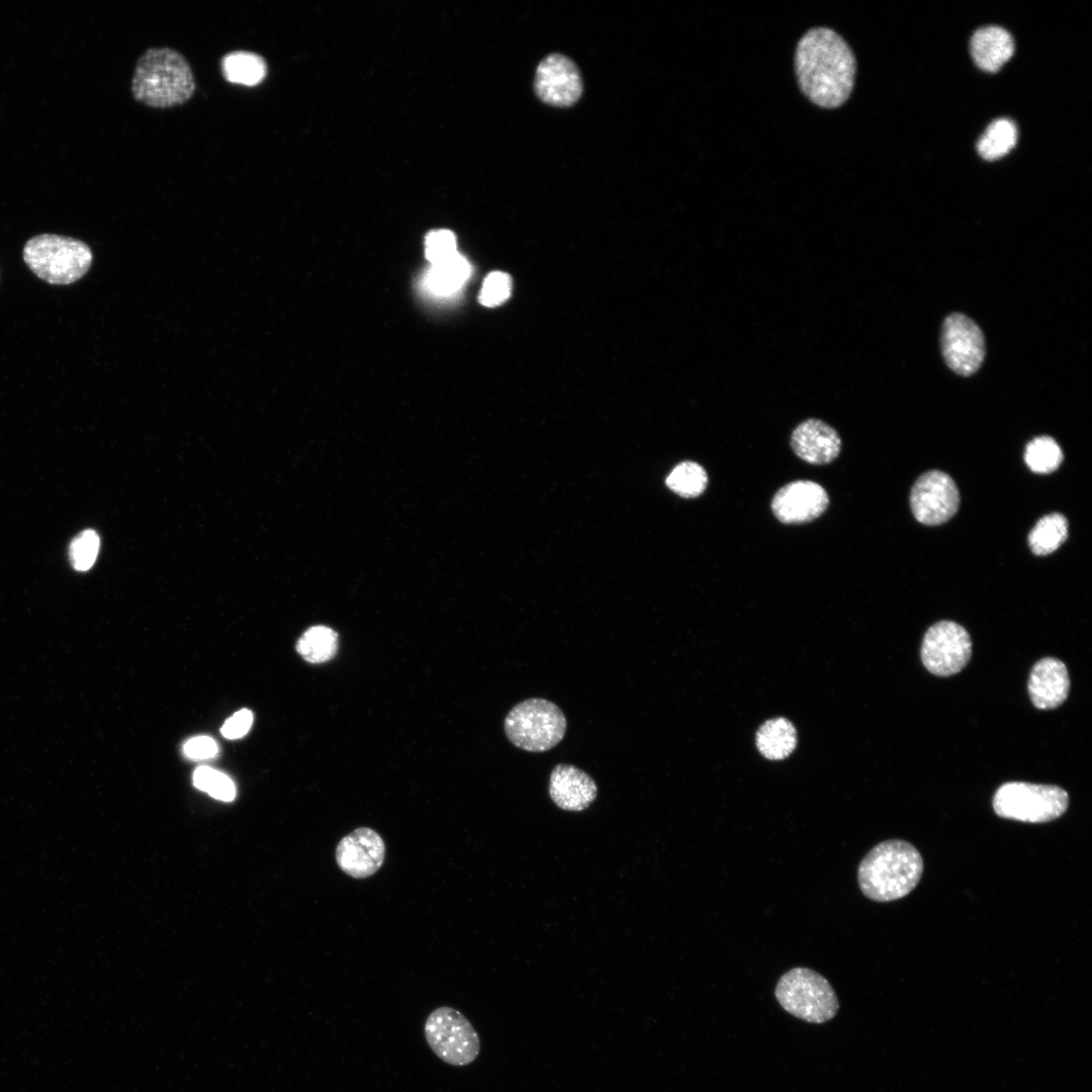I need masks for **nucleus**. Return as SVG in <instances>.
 <instances>
[{
  "mask_svg": "<svg viewBox=\"0 0 1092 1092\" xmlns=\"http://www.w3.org/2000/svg\"><path fill=\"white\" fill-rule=\"evenodd\" d=\"M940 343L944 361L956 373L969 376L981 367L985 357L984 335L966 314L954 312L945 317Z\"/></svg>",
  "mask_w": 1092,
  "mask_h": 1092,
  "instance_id": "10",
  "label": "nucleus"
},
{
  "mask_svg": "<svg viewBox=\"0 0 1092 1092\" xmlns=\"http://www.w3.org/2000/svg\"><path fill=\"white\" fill-rule=\"evenodd\" d=\"M1069 690V673L1061 660L1044 657L1032 666L1028 678V693L1037 709L1051 710L1059 707L1066 701Z\"/></svg>",
  "mask_w": 1092,
  "mask_h": 1092,
  "instance_id": "17",
  "label": "nucleus"
},
{
  "mask_svg": "<svg viewBox=\"0 0 1092 1092\" xmlns=\"http://www.w3.org/2000/svg\"><path fill=\"white\" fill-rule=\"evenodd\" d=\"M567 721L553 702L530 698L516 704L507 714L504 730L516 747L530 752L552 749L564 738Z\"/></svg>",
  "mask_w": 1092,
  "mask_h": 1092,
  "instance_id": "5",
  "label": "nucleus"
},
{
  "mask_svg": "<svg viewBox=\"0 0 1092 1092\" xmlns=\"http://www.w3.org/2000/svg\"><path fill=\"white\" fill-rule=\"evenodd\" d=\"M1018 131L1015 123L1007 118L994 120L980 138L977 149L985 160H996L1016 145Z\"/></svg>",
  "mask_w": 1092,
  "mask_h": 1092,
  "instance_id": "24",
  "label": "nucleus"
},
{
  "mask_svg": "<svg viewBox=\"0 0 1092 1092\" xmlns=\"http://www.w3.org/2000/svg\"><path fill=\"white\" fill-rule=\"evenodd\" d=\"M193 784L217 800L229 802L236 797L234 782L226 775L208 766L195 769Z\"/></svg>",
  "mask_w": 1092,
  "mask_h": 1092,
  "instance_id": "27",
  "label": "nucleus"
},
{
  "mask_svg": "<svg viewBox=\"0 0 1092 1092\" xmlns=\"http://www.w3.org/2000/svg\"><path fill=\"white\" fill-rule=\"evenodd\" d=\"M666 485L682 497H696L704 492L708 475L704 467L693 461L677 464L666 478Z\"/></svg>",
  "mask_w": 1092,
  "mask_h": 1092,
  "instance_id": "25",
  "label": "nucleus"
},
{
  "mask_svg": "<svg viewBox=\"0 0 1092 1092\" xmlns=\"http://www.w3.org/2000/svg\"><path fill=\"white\" fill-rule=\"evenodd\" d=\"M534 89L545 103L566 107L574 104L582 92V80L576 65L567 57L552 54L537 67Z\"/></svg>",
  "mask_w": 1092,
  "mask_h": 1092,
  "instance_id": "12",
  "label": "nucleus"
},
{
  "mask_svg": "<svg viewBox=\"0 0 1092 1092\" xmlns=\"http://www.w3.org/2000/svg\"><path fill=\"white\" fill-rule=\"evenodd\" d=\"M425 247L426 257L432 265L445 261L458 253L455 236L448 230L431 232L426 238Z\"/></svg>",
  "mask_w": 1092,
  "mask_h": 1092,
  "instance_id": "29",
  "label": "nucleus"
},
{
  "mask_svg": "<svg viewBox=\"0 0 1092 1092\" xmlns=\"http://www.w3.org/2000/svg\"><path fill=\"white\" fill-rule=\"evenodd\" d=\"M549 796L564 811L580 812L588 808L598 796L595 780L581 768L569 764H556L549 778Z\"/></svg>",
  "mask_w": 1092,
  "mask_h": 1092,
  "instance_id": "15",
  "label": "nucleus"
},
{
  "mask_svg": "<svg viewBox=\"0 0 1092 1092\" xmlns=\"http://www.w3.org/2000/svg\"><path fill=\"white\" fill-rule=\"evenodd\" d=\"M195 88L189 62L172 48H150L136 60L131 94L146 106L170 108L182 105L191 99Z\"/></svg>",
  "mask_w": 1092,
  "mask_h": 1092,
  "instance_id": "2",
  "label": "nucleus"
},
{
  "mask_svg": "<svg viewBox=\"0 0 1092 1092\" xmlns=\"http://www.w3.org/2000/svg\"><path fill=\"white\" fill-rule=\"evenodd\" d=\"M337 633L323 625L308 628L297 640L296 650L307 662L323 663L331 660L338 651Z\"/></svg>",
  "mask_w": 1092,
  "mask_h": 1092,
  "instance_id": "22",
  "label": "nucleus"
},
{
  "mask_svg": "<svg viewBox=\"0 0 1092 1092\" xmlns=\"http://www.w3.org/2000/svg\"><path fill=\"white\" fill-rule=\"evenodd\" d=\"M424 1032L433 1053L452 1066L471 1064L479 1055L480 1039L470 1021L458 1010L441 1006L426 1019Z\"/></svg>",
  "mask_w": 1092,
  "mask_h": 1092,
  "instance_id": "8",
  "label": "nucleus"
},
{
  "mask_svg": "<svg viewBox=\"0 0 1092 1092\" xmlns=\"http://www.w3.org/2000/svg\"><path fill=\"white\" fill-rule=\"evenodd\" d=\"M1024 460L1031 471L1048 474L1061 465L1063 452L1052 437L1040 436L1026 445Z\"/></svg>",
  "mask_w": 1092,
  "mask_h": 1092,
  "instance_id": "26",
  "label": "nucleus"
},
{
  "mask_svg": "<svg viewBox=\"0 0 1092 1092\" xmlns=\"http://www.w3.org/2000/svg\"><path fill=\"white\" fill-rule=\"evenodd\" d=\"M100 540L98 534L87 529L78 534L70 544L69 558L78 571L90 569L98 555Z\"/></svg>",
  "mask_w": 1092,
  "mask_h": 1092,
  "instance_id": "28",
  "label": "nucleus"
},
{
  "mask_svg": "<svg viewBox=\"0 0 1092 1092\" xmlns=\"http://www.w3.org/2000/svg\"><path fill=\"white\" fill-rule=\"evenodd\" d=\"M775 995L793 1016L810 1023L832 1019L839 1003L830 983L819 973L803 967L791 969L778 981Z\"/></svg>",
  "mask_w": 1092,
  "mask_h": 1092,
  "instance_id": "6",
  "label": "nucleus"
},
{
  "mask_svg": "<svg viewBox=\"0 0 1092 1092\" xmlns=\"http://www.w3.org/2000/svg\"><path fill=\"white\" fill-rule=\"evenodd\" d=\"M215 741L208 736H197L189 739L183 747L185 755L191 759H207L217 754Z\"/></svg>",
  "mask_w": 1092,
  "mask_h": 1092,
  "instance_id": "32",
  "label": "nucleus"
},
{
  "mask_svg": "<svg viewBox=\"0 0 1092 1092\" xmlns=\"http://www.w3.org/2000/svg\"><path fill=\"white\" fill-rule=\"evenodd\" d=\"M221 71L225 80L231 83L255 86L266 77L267 64L264 58L256 53L235 51L223 56Z\"/></svg>",
  "mask_w": 1092,
  "mask_h": 1092,
  "instance_id": "21",
  "label": "nucleus"
},
{
  "mask_svg": "<svg viewBox=\"0 0 1092 1092\" xmlns=\"http://www.w3.org/2000/svg\"><path fill=\"white\" fill-rule=\"evenodd\" d=\"M828 504V494L820 484L811 480H796L777 491L771 500V510L784 524H804L821 516Z\"/></svg>",
  "mask_w": 1092,
  "mask_h": 1092,
  "instance_id": "14",
  "label": "nucleus"
},
{
  "mask_svg": "<svg viewBox=\"0 0 1092 1092\" xmlns=\"http://www.w3.org/2000/svg\"><path fill=\"white\" fill-rule=\"evenodd\" d=\"M1014 53L1011 34L1000 26L978 29L971 39V54L976 65L987 72H997Z\"/></svg>",
  "mask_w": 1092,
  "mask_h": 1092,
  "instance_id": "18",
  "label": "nucleus"
},
{
  "mask_svg": "<svg viewBox=\"0 0 1092 1092\" xmlns=\"http://www.w3.org/2000/svg\"><path fill=\"white\" fill-rule=\"evenodd\" d=\"M791 446L795 454L811 464H827L840 453L841 439L825 422L808 419L799 424L792 433Z\"/></svg>",
  "mask_w": 1092,
  "mask_h": 1092,
  "instance_id": "16",
  "label": "nucleus"
},
{
  "mask_svg": "<svg viewBox=\"0 0 1092 1092\" xmlns=\"http://www.w3.org/2000/svg\"><path fill=\"white\" fill-rule=\"evenodd\" d=\"M797 743V733L793 724L784 718L764 722L756 732V746L760 753L771 760H781L789 756Z\"/></svg>",
  "mask_w": 1092,
  "mask_h": 1092,
  "instance_id": "19",
  "label": "nucleus"
},
{
  "mask_svg": "<svg viewBox=\"0 0 1092 1092\" xmlns=\"http://www.w3.org/2000/svg\"><path fill=\"white\" fill-rule=\"evenodd\" d=\"M959 505L960 494L954 481L939 470L923 473L911 489L912 513L924 525L935 526L948 521Z\"/></svg>",
  "mask_w": 1092,
  "mask_h": 1092,
  "instance_id": "11",
  "label": "nucleus"
},
{
  "mask_svg": "<svg viewBox=\"0 0 1092 1092\" xmlns=\"http://www.w3.org/2000/svg\"><path fill=\"white\" fill-rule=\"evenodd\" d=\"M923 873V859L909 842L891 839L874 846L861 859L857 882L862 894L877 902L908 895Z\"/></svg>",
  "mask_w": 1092,
  "mask_h": 1092,
  "instance_id": "3",
  "label": "nucleus"
},
{
  "mask_svg": "<svg viewBox=\"0 0 1092 1092\" xmlns=\"http://www.w3.org/2000/svg\"><path fill=\"white\" fill-rule=\"evenodd\" d=\"M795 71L803 94L822 108L846 102L854 85L856 61L847 42L833 29L814 27L799 40Z\"/></svg>",
  "mask_w": 1092,
  "mask_h": 1092,
  "instance_id": "1",
  "label": "nucleus"
},
{
  "mask_svg": "<svg viewBox=\"0 0 1092 1092\" xmlns=\"http://www.w3.org/2000/svg\"><path fill=\"white\" fill-rule=\"evenodd\" d=\"M511 293V278L503 272H492L484 280L479 301L485 306H495L504 302Z\"/></svg>",
  "mask_w": 1092,
  "mask_h": 1092,
  "instance_id": "30",
  "label": "nucleus"
},
{
  "mask_svg": "<svg viewBox=\"0 0 1092 1092\" xmlns=\"http://www.w3.org/2000/svg\"><path fill=\"white\" fill-rule=\"evenodd\" d=\"M470 275V265L460 254L433 264L429 269L425 285L435 295L448 296L458 291Z\"/></svg>",
  "mask_w": 1092,
  "mask_h": 1092,
  "instance_id": "20",
  "label": "nucleus"
},
{
  "mask_svg": "<svg viewBox=\"0 0 1092 1092\" xmlns=\"http://www.w3.org/2000/svg\"><path fill=\"white\" fill-rule=\"evenodd\" d=\"M1068 537L1067 519L1059 513L1040 518L1028 535V544L1036 555L1057 550Z\"/></svg>",
  "mask_w": 1092,
  "mask_h": 1092,
  "instance_id": "23",
  "label": "nucleus"
},
{
  "mask_svg": "<svg viewBox=\"0 0 1092 1092\" xmlns=\"http://www.w3.org/2000/svg\"><path fill=\"white\" fill-rule=\"evenodd\" d=\"M385 844L382 837L369 827H358L345 835L336 847L339 868L355 879L374 875L383 864Z\"/></svg>",
  "mask_w": 1092,
  "mask_h": 1092,
  "instance_id": "13",
  "label": "nucleus"
},
{
  "mask_svg": "<svg viewBox=\"0 0 1092 1092\" xmlns=\"http://www.w3.org/2000/svg\"><path fill=\"white\" fill-rule=\"evenodd\" d=\"M252 722V712L242 709L224 722L221 727V734L229 739L240 738L249 731Z\"/></svg>",
  "mask_w": 1092,
  "mask_h": 1092,
  "instance_id": "31",
  "label": "nucleus"
},
{
  "mask_svg": "<svg viewBox=\"0 0 1092 1092\" xmlns=\"http://www.w3.org/2000/svg\"><path fill=\"white\" fill-rule=\"evenodd\" d=\"M1069 805L1068 793L1055 785L1008 782L993 798L995 813L1002 818L1044 823L1061 817Z\"/></svg>",
  "mask_w": 1092,
  "mask_h": 1092,
  "instance_id": "7",
  "label": "nucleus"
},
{
  "mask_svg": "<svg viewBox=\"0 0 1092 1092\" xmlns=\"http://www.w3.org/2000/svg\"><path fill=\"white\" fill-rule=\"evenodd\" d=\"M972 654V641L967 630L952 621H940L925 633L921 645V660L925 668L938 676L961 671Z\"/></svg>",
  "mask_w": 1092,
  "mask_h": 1092,
  "instance_id": "9",
  "label": "nucleus"
},
{
  "mask_svg": "<svg viewBox=\"0 0 1092 1092\" xmlns=\"http://www.w3.org/2000/svg\"><path fill=\"white\" fill-rule=\"evenodd\" d=\"M93 255L84 242L54 234L30 238L23 248L28 268L50 284L65 285L79 280L89 270Z\"/></svg>",
  "mask_w": 1092,
  "mask_h": 1092,
  "instance_id": "4",
  "label": "nucleus"
}]
</instances>
